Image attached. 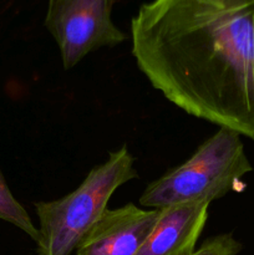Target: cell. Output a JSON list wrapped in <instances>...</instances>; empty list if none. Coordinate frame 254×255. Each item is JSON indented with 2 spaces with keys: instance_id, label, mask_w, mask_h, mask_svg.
Here are the masks:
<instances>
[{
  "instance_id": "3",
  "label": "cell",
  "mask_w": 254,
  "mask_h": 255,
  "mask_svg": "<svg viewBox=\"0 0 254 255\" xmlns=\"http://www.w3.org/2000/svg\"><path fill=\"white\" fill-rule=\"evenodd\" d=\"M253 171L241 134L226 127L209 137L183 164L151 182L139 198L142 207L164 209L179 204L213 202L243 191L242 178Z\"/></svg>"
},
{
  "instance_id": "4",
  "label": "cell",
  "mask_w": 254,
  "mask_h": 255,
  "mask_svg": "<svg viewBox=\"0 0 254 255\" xmlns=\"http://www.w3.org/2000/svg\"><path fill=\"white\" fill-rule=\"evenodd\" d=\"M115 1L47 0L45 27L59 46L65 70L72 69L90 52L126 40L111 19Z\"/></svg>"
},
{
  "instance_id": "5",
  "label": "cell",
  "mask_w": 254,
  "mask_h": 255,
  "mask_svg": "<svg viewBox=\"0 0 254 255\" xmlns=\"http://www.w3.org/2000/svg\"><path fill=\"white\" fill-rule=\"evenodd\" d=\"M162 213L163 209H143L133 203L106 209L75 255H136Z\"/></svg>"
},
{
  "instance_id": "6",
  "label": "cell",
  "mask_w": 254,
  "mask_h": 255,
  "mask_svg": "<svg viewBox=\"0 0 254 255\" xmlns=\"http://www.w3.org/2000/svg\"><path fill=\"white\" fill-rule=\"evenodd\" d=\"M209 202L164 208L136 255H189L208 221Z\"/></svg>"
},
{
  "instance_id": "7",
  "label": "cell",
  "mask_w": 254,
  "mask_h": 255,
  "mask_svg": "<svg viewBox=\"0 0 254 255\" xmlns=\"http://www.w3.org/2000/svg\"><path fill=\"white\" fill-rule=\"evenodd\" d=\"M0 219L19 228L34 242L39 238V228L35 227L24 207L12 196L1 172H0Z\"/></svg>"
},
{
  "instance_id": "1",
  "label": "cell",
  "mask_w": 254,
  "mask_h": 255,
  "mask_svg": "<svg viewBox=\"0 0 254 255\" xmlns=\"http://www.w3.org/2000/svg\"><path fill=\"white\" fill-rule=\"evenodd\" d=\"M131 42L168 101L254 141V0H151L132 17Z\"/></svg>"
},
{
  "instance_id": "2",
  "label": "cell",
  "mask_w": 254,
  "mask_h": 255,
  "mask_svg": "<svg viewBox=\"0 0 254 255\" xmlns=\"http://www.w3.org/2000/svg\"><path fill=\"white\" fill-rule=\"evenodd\" d=\"M134 157L126 144L110 152L109 158L95 166L82 183L55 201L35 202L39 219V255H71L107 209L117 188L134 178Z\"/></svg>"
},
{
  "instance_id": "8",
  "label": "cell",
  "mask_w": 254,
  "mask_h": 255,
  "mask_svg": "<svg viewBox=\"0 0 254 255\" xmlns=\"http://www.w3.org/2000/svg\"><path fill=\"white\" fill-rule=\"evenodd\" d=\"M241 251L242 244L231 233H226L204 241L189 255H237Z\"/></svg>"
}]
</instances>
